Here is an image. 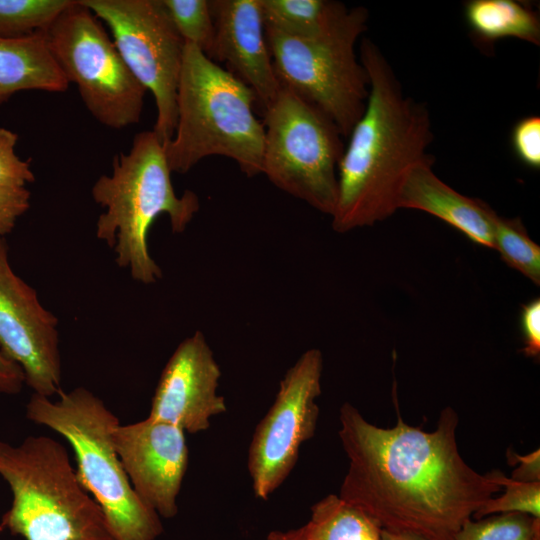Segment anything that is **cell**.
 <instances>
[{
    "mask_svg": "<svg viewBox=\"0 0 540 540\" xmlns=\"http://www.w3.org/2000/svg\"><path fill=\"white\" fill-rule=\"evenodd\" d=\"M108 27L119 54L155 101L154 133L165 145L177 124L184 41L161 0H80Z\"/></svg>",
    "mask_w": 540,
    "mask_h": 540,
    "instance_id": "obj_10",
    "label": "cell"
},
{
    "mask_svg": "<svg viewBox=\"0 0 540 540\" xmlns=\"http://www.w3.org/2000/svg\"><path fill=\"white\" fill-rule=\"evenodd\" d=\"M339 437L349 467L339 496L382 529L427 540H455L466 521L502 487L471 468L456 440L458 415L444 408L434 431L397 423L382 428L350 403Z\"/></svg>",
    "mask_w": 540,
    "mask_h": 540,
    "instance_id": "obj_1",
    "label": "cell"
},
{
    "mask_svg": "<svg viewBox=\"0 0 540 540\" xmlns=\"http://www.w3.org/2000/svg\"><path fill=\"white\" fill-rule=\"evenodd\" d=\"M72 0H0V37L45 32Z\"/></svg>",
    "mask_w": 540,
    "mask_h": 540,
    "instance_id": "obj_22",
    "label": "cell"
},
{
    "mask_svg": "<svg viewBox=\"0 0 540 540\" xmlns=\"http://www.w3.org/2000/svg\"><path fill=\"white\" fill-rule=\"evenodd\" d=\"M455 540H540V518L521 513L471 518Z\"/></svg>",
    "mask_w": 540,
    "mask_h": 540,
    "instance_id": "obj_24",
    "label": "cell"
},
{
    "mask_svg": "<svg viewBox=\"0 0 540 540\" xmlns=\"http://www.w3.org/2000/svg\"><path fill=\"white\" fill-rule=\"evenodd\" d=\"M434 158L413 166L401 184L397 207L429 213L477 245L493 249L497 213L485 202L460 194L432 170Z\"/></svg>",
    "mask_w": 540,
    "mask_h": 540,
    "instance_id": "obj_16",
    "label": "cell"
},
{
    "mask_svg": "<svg viewBox=\"0 0 540 540\" xmlns=\"http://www.w3.org/2000/svg\"><path fill=\"white\" fill-rule=\"evenodd\" d=\"M69 85L49 49L45 32L0 37V105L21 91L63 93Z\"/></svg>",
    "mask_w": 540,
    "mask_h": 540,
    "instance_id": "obj_17",
    "label": "cell"
},
{
    "mask_svg": "<svg viewBox=\"0 0 540 540\" xmlns=\"http://www.w3.org/2000/svg\"><path fill=\"white\" fill-rule=\"evenodd\" d=\"M262 173L284 192L332 215L343 136L318 107L281 86L263 112Z\"/></svg>",
    "mask_w": 540,
    "mask_h": 540,
    "instance_id": "obj_8",
    "label": "cell"
},
{
    "mask_svg": "<svg viewBox=\"0 0 540 540\" xmlns=\"http://www.w3.org/2000/svg\"><path fill=\"white\" fill-rule=\"evenodd\" d=\"M307 524L314 540H381L382 528L339 495L316 502Z\"/></svg>",
    "mask_w": 540,
    "mask_h": 540,
    "instance_id": "obj_20",
    "label": "cell"
},
{
    "mask_svg": "<svg viewBox=\"0 0 540 540\" xmlns=\"http://www.w3.org/2000/svg\"><path fill=\"white\" fill-rule=\"evenodd\" d=\"M59 396L52 401L33 393L26 417L71 445L78 478L103 510L114 540H156L163 532L160 516L135 493L112 441L118 417L86 388Z\"/></svg>",
    "mask_w": 540,
    "mask_h": 540,
    "instance_id": "obj_5",
    "label": "cell"
},
{
    "mask_svg": "<svg viewBox=\"0 0 540 540\" xmlns=\"http://www.w3.org/2000/svg\"><path fill=\"white\" fill-rule=\"evenodd\" d=\"M512 147L519 160L532 169L540 168V118L528 116L512 131Z\"/></svg>",
    "mask_w": 540,
    "mask_h": 540,
    "instance_id": "obj_27",
    "label": "cell"
},
{
    "mask_svg": "<svg viewBox=\"0 0 540 540\" xmlns=\"http://www.w3.org/2000/svg\"><path fill=\"white\" fill-rule=\"evenodd\" d=\"M493 249L508 266L540 285V246L530 238L520 218H504L497 214Z\"/></svg>",
    "mask_w": 540,
    "mask_h": 540,
    "instance_id": "obj_21",
    "label": "cell"
},
{
    "mask_svg": "<svg viewBox=\"0 0 540 540\" xmlns=\"http://www.w3.org/2000/svg\"><path fill=\"white\" fill-rule=\"evenodd\" d=\"M323 358L305 351L280 381L275 400L258 423L248 451V471L256 498L266 500L294 468L300 447L315 433L319 417Z\"/></svg>",
    "mask_w": 540,
    "mask_h": 540,
    "instance_id": "obj_11",
    "label": "cell"
},
{
    "mask_svg": "<svg viewBox=\"0 0 540 540\" xmlns=\"http://www.w3.org/2000/svg\"><path fill=\"white\" fill-rule=\"evenodd\" d=\"M25 384L22 369L0 349V393L17 394Z\"/></svg>",
    "mask_w": 540,
    "mask_h": 540,
    "instance_id": "obj_31",
    "label": "cell"
},
{
    "mask_svg": "<svg viewBox=\"0 0 540 540\" xmlns=\"http://www.w3.org/2000/svg\"><path fill=\"white\" fill-rule=\"evenodd\" d=\"M45 35L67 80L77 85L87 110L100 124L122 129L140 121L147 90L87 6L72 0Z\"/></svg>",
    "mask_w": 540,
    "mask_h": 540,
    "instance_id": "obj_9",
    "label": "cell"
},
{
    "mask_svg": "<svg viewBox=\"0 0 540 540\" xmlns=\"http://www.w3.org/2000/svg\"><path fill=\"white\" fill-rule=\"evenodd\" d=\"M112 441L137 496L160 517L173 518L188 465L185 432L147 417L118 424L112 431Z\"/></svg>",
    "mask_w": 540,
    "mask_h": 540,
    "instance_id": "obj_13",
    "label": "cell"
},
{
    "mask_svg": "<svg viewBox=\"0 0 540 540\" xmlns=\"http://www.w3.org/2000/svg\"><path fill=\"white\" fill-rule=\"evenodd\" d=\"M367 22V9L357 6L341 25L318 38H295L265 26L280 85L323 111L345 138L363 115L369 95V77L355 51Z\"/></svg>",
    "mask_w": 540,
    "mask_h": 540,
    "instance_id": "obj_7",
    "label": "cell"
},
{
    "mask_svg": "<svg viewBox=\"0 0 540 540\" xmlns=\"http://www.w3.org/2000/svg\"><path fill=\"white\" fill-rule=\"evenodd\" d=\"M221 370L204 335L184 339L164 366L148 417L165 421L185 433L206 431L211 418L227 410L217 394Z\"/></svg>",
    "mask_w": 540,
    "mask_h": 540,
    "instance_id": "obj_14",
    "label": "cell"
},
{
    "mask_svg": "<svg viewBox=\"0 0 540 540\" xmlns=\"http://www.w3.org/2000/svg\"><path fill=\"white\" fill-rule=\"evenodd\" d=\"M0 349L23 371L35 394L51 398L61 390L57 317L13 270L0 238Z\"/></svg>",
    "mask_w": 540,
    "mask_h": 540,
    "instance_id": "obj_12",
    "label": "cell"
},
{
    "mask_svg": "<svg viewBox=\"0 0 540 540\" xmlns=\"http://www.w3.org/2000/svg\"><path fill=\"white\" fill-rule=\"evenodd\" d=\"M215 26L211 60L248 86L264 112L281 85L276 76L266 39L261 0L209 1Z\"/></svg>",
    "mask_w": 540,
    "mask_h": 540,
    "instance_id": "obj_15",
    "label": "cell"
},
{
    "mask_svg": "<svg viewBox=\"0 0 540 540\" xmlns=\"http://www.w3.org/2000/svg\"><path fill=\"white\" fill-rule=\"evenodd\" d=\"M184 43L194 45L211 59L215 26L208 0H161Z\"/></svg>",
    "mask_w": 540,
    "mask_h": 540,
    "instance_id": "obj_23",
    "label": "cell"
},
{
    "mask_svg": "<svg viewBox=\"0 0 540 540\" xmlns=\"http://www.w3.org/2000/svg\"><path fill=\"white\" fill-rule=\"evenodd\" d=\"M381 540H427V539H424L416 535L408 534V533L394 532V531L382 529Z\"/></svg>",
    "mask_w": 540,
    "mask_h": 540,
    "instance_id": "obj_33",
    "label": "cell"
},
{
    "mask_svg": "<svg viewBox=\"0 0 540 540\" xmlns=\"http://www.w3.org/2000/svg\"><path fill=\"white\" fill-rule=\"evenodd\" d=\"M503 493L491 497L472 516L481 519L491 515L521 513L540 518V482H522L508 478L502 472H489Z\"/></svg>",
    "mask_w": 540,
    "mask_h": 540,
    "instance_id": "obj_25",
    "label": "cell"
},
{
    "mask_svg": "<svg viewBox=\"0 0 540 540\" xmlns=\"http://www.w3.org/2000/svg\"><path fill=\"white\" fill-rule=\"evenodd\" d=\"M261 6L266 27L301 39L331 32L351 11L345 4L331 0H261Z\"/></svg>",
    "mask_w": 540,
    "mask_h": 540,
    "instance_id": "obj_18",
    "label": "cell"
},
{
    "mask_svg": "<svg viewBox=\"0 0 540 540\" xmlns=\"http://www.w3.org/2000/svg\"><path fill=\"white\" fill-rule=\"evenodd\" d=\"M359 60L369 77L363 115L353 127L338 165V194L332 228L345 233L372 226L398 210V193L407 172L432 159L427 107L404 94L390 63L369 38Z\"/></svg>",
    "mask_w": 540,
    "mask_h": 540,
    "instance_id": "obj_2",
    "label": "cell"
},
{
    "mask_svg": "<svg viewBox=\"0 0 540 540\" xmlns=\"http://www.w3.org/2000/svg\"><path fill=\"white\" fill-rule=\"evenodd\" d=\"M265 540H314V538L309 525L306 523L296 529L271 531Z\"/></svg>",
    "mask_w": 540,
    "mask_h": 540,
    "instance_id": "obj_32",
    "label": "cell"
},
{
    "mask_svg": "<svg viewBox=\"0 0 540 540\" xmlns=\"http://www.w3.org/2000/svg\"><path fill=\"white\" fill-rule=\"evenodd\" d=\"M177 124L164 146L171 172L185 174L212 155L233 159L249 177L262 173L264 126L242 81L185 43L177 87Z\"/></svg>",
    "mask_w": 540,
    "mask_h": 540,
    "instance_id": "obj_4",
    "label": "cell"
},
{
    "mask_svg": "<svg viewBox=\"0 0 540 540\" xmlns=\"http://www.w3.org/2000/svg\"><path fill=\"white\" fill-rule=\"evenodd\" d=\"M0 475L12 492L4 517L24 540H114L103 510L81 484L67 450L47 436L0 441Z\"/></svg>",
    "mask_w": 540,
    "mask_h": 540,
    "instance_id": "obj_6",
    "label": "cell"
},
{
    "mask_svg": "<svg viewBox=\"0 0 540 540\" xmlns=\"http://www.w3.org/2000/svg\"><path fill=\"white\" fill-rule=\"evenodd\" d=\"M465 19L473 34L486 42L510 37L540 43L536 13L514 0H471L465 4Z\"/></svg>",
    "mask_w": 540,
    "mask_h": 540,
    "instance_id": "obj_19",
    "label": "cell"
},
{
    "mask_svg": "<svg viewBox=\"0 0 540 540\" xmlns=\"http://www.w3.org/2000/svg\"><path fill=\"white\" fill-rule=\"evenodd\" d=\"M18 135L0 127V189L26 188L35 181L29 161L22 160L15 152Z\"/></svg>",
    "mask_w": 540,
    "mask_h": 540,
    "instance_id": "obj_26",
    "label": "cell"
},
{
    "mask_svg": "<svg viewBox=\"0 0 540 540\" xmlns=\"http://www.w3.org/2000/svg\"><path fill=\"white\" fill-rule=\"evenodd\" d=\"M164 146L153 130L135 135L127 153L113 157L112 173L101 175L91 195L104 209L96 222V236L114 249L116 263L145 285L162 277L148 249L152 223L161 214L171 229L183 232L198 212V196L186 190L178 196L171 182Z\"/></svg>",
    "mask_w": 540,
    "mask_h": 540,
    "instance_id": "obj_3",
    "label": "cell"
},
{
    "mask_svg": "<svg viewBox=\"0 0 540 540\" xmlns=\"http://www.w3.org/2000/svg\"><path fill=\"white\" fill-rule=\"evenodd\" d=\"M30 199L27 188L0 189V238L13 230L19 217L29 209Z\"/></svg>",
    "mask_w": 540,
    "mask_h": 540,
    "instance_id": "obj_28",
    "label": "cell"
},
{
    "mask_svg": "<svg viewBox=\"0 0 540 540\" xmlns=\"http://www.w3.org/2000/svg\"><path fill=\"white\" fill-rule=\"evenodd\" d=\"M509 464L518 466L512 473V479L522 482H540V450L537 449L526 455H519L509 449L507 452Z\"/></svg>",
    "mask_w": 540,
    "mask_h": 540,
    "instance_id": "obj_30",
    "label": "cell"
},
{
    "mask_svg": "<svg viewBox=\"0 0 540 540\" xmlns=\"http://www.w3.org/2000/svg\"><path fill=\"white\" fill-rule=\"evenodd\" d=\"M520 325L523 335L522 353L529 358L540 355V299L534 298L521 307Z\"/></svg>",
    "mask_w": 540,
    "mask_h": 540,
    "instance_id": "obj_29",
    "label": "cell"
}]
</instances>
